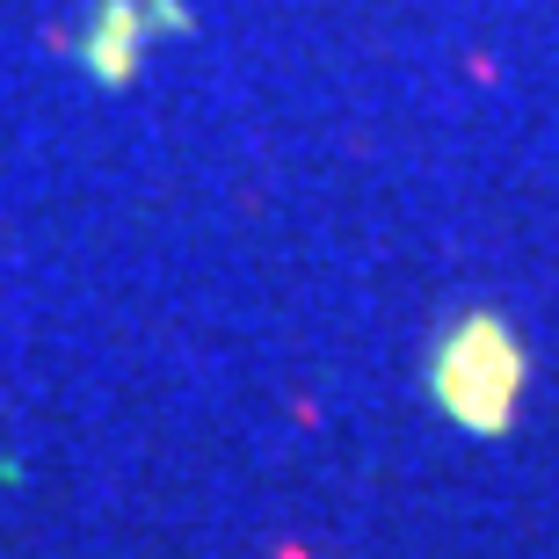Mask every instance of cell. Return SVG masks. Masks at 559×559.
<instances>
[{"mask_svg": "<svg viewBox=\"0 0 559 559\" xmlns=\"http://www.w3.org/2000/svg\"><path fill=\"white\" fill-rule=\"evenodd\" d=\"M516 385H523V356L495 320H465V328L436 349V393L451 400V415L473 421V429H495V421L509 415Z\"/></svg>", "mask_w": 559, "mask_h": 559, "instance_id": "6da1fadb", "label": "cell"}]
</instances>
